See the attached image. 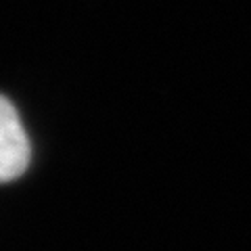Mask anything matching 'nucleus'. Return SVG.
<instances>
[{
	"label": "nucleus",
	"mask_w": 251,
	"mask_h": 251,
	"mask_svg": "<svg viewBox=\"0 0 251 251\" xmlns=\"http://www.w3.org/2000/svg\"><path fill=\"white\" fill-rule=\"evenodd\" d=\"M31 145L15 105L0 94V184L13 182L29 168Z\"/></svg>",
	"instance_id": "nucleus-1"
}]
</instances>
